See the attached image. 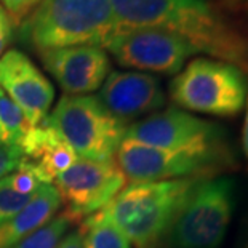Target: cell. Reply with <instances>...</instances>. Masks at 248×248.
Returning a JSON list of instances; mask_svg holds the SVG:
<instances>
[{
    "label": "cell",
    "mask_w": 248,
    "mask_h": 248,
    "mask_svg": "<svg viewBox=\"0 0 248 248\" xmlns=\"http://www.w3.org/2000/svg\"><path fill=\"white\" fill-rule=\"evenodd\" d=\"M119 31L152 28L186 40L197 53L248 69V39L213 0H110Z\"/></svg>",
    "instance_id": "6da1fadb"
},
{
    "label": "cell",
    "mask_w": 248,
    "mask_h": 248,
    "mask_svg": "<svg viewBox=\"0 0 248 248\" xmlns=\"http://www.w3.org/2000/svg\"><path fill=\"white\" fill-rule=\"evenodd\" d=\"M115 32L110 0H42L21 21L19 40L35 53L77 45L104 48Z\"/></svg>",
    "instance_id": "7a4b0ae2"
},
{
    "label": "cell",
    "mask_w": 248,
    "mask_h": 248,
    "mask_svg": "<svg viewBox=\"0 0 248 248\" xmlns=\"http://www.w3.org/2000/svg\"><path fill=\"white\" fill-rule=\"evenodd\" d=\"M200 179L207 178L125 184L99 213L117 226L131 244L146 248L165 239Z\"/></svg>",
    "instance_id": "3957f363"
},
{
    "label": "cell",
    "mask_w": 248,
    "mask_h": 248,
    "mask_svg": "<svg viewBox=\"0 0 248 248\" xmlns=\"http://www.w3.org/2000/svg\"><path fill=\"white\" fill-rule=\"evenodd\" d=\"M115 163L131 183L215 178L237 167L232 144L187 149H162L124 140Z\"/></svg>",
    "instance_id": "277c9868"
},
{
    "label": "cell",
    "mask_w": 248,
    "mask_h": 248,
    "mask_svg": "<svg viewBox=\"0 0 248 248\" xmlns=\"http://www.w3.org/2000/svg\"><path fill=\"white\" fill-rule=\"evenodd\" d=\"M173 104L213 117H235L245 108L248 78L231 62L195 58L179 71L168 87Z\"/></svg>",
    "instance_id": "5b68a950"
},
{
    "label": "cell",
    "mask_w": 248,
    "mask_h": 248,
    "mask_svg": "<svg viewBox=\"0 0 248 248\" xmlns=\"http://www.w3.org/2000/svg\"><path fill=\"white\" fill-rule=\"evenodd\" d=\"M237 205L231 176L200 179L165 237L171 248H219Z\"/></svg>",
    "instance_id": "8992f818"
},
{
    "label": "cell",
    "mask_w": 248,
    "mask_h": 248,
    "mask_svg": "<svg viewBox=\"0 0 248 248\" xmlns=\"http://www.w3.org/2000/svg\"><path fill=\"white\" fill-rule=\"evenodd\" d=\"M45 122L62 136L77 157L98 162L115 160L126 131V125L93 94L62 96Z\"/></svg>",
    "instance_id": "52a82bcc"
},
{
    "label": "cell",
    "mask_w": 248,
    "mask_h": 248,
    "mask_svg": "<svg viewBox=\"0 0 248 248\" xmlns=\"http://www.w3.org/2000/svg\"><path fill=\"white\" fill-rule=\"evenodd\" d=\"M104 50L120 66L163 76H176L189 58L197 55L181 37L152 28L119 31L106 42Z\"/></svg>",
    "instance_id": "ba28073f"
},
{
    "label": "cell",
    "mask_w": 248,
    "mask_h": 248,
    "mask_svg": "<svg viewBox=\"0 0 248 248\" xmlns=\"http://www.w3.org/2000/svg\"><path fill=\"white\" fill-rule=\"evenodd\" d=\"M126 184V178L112 162L77 157L76 162L53 181L64 213L76 223L101 212Z\"/></svg>",
    "instance_id": "9c48e42d"
},
{
    "label": "cell",
    "mask_w": 248,
    "mask_h": 248,
    "mask_svg": "<svg viewBox=\"0 0 248 248\" xmlns=\"http://www.w3.org/2000/svg\"><path fill=\"white\" fill-rule=\"evenodd\" d=\"M125 140L162 149H187L232 144L223 125L203 120L183 109L168 108L126 125Z\"/></svg>",
    "instance_id": "30bf717a"
},
{
    "label": "cell",
    "mask_w": 248,
    "mask_h": 248,
    "mask_svg": "<svg viewBox=\"0 0 248 248\" xmlns=\"http://www.w3.org/2000/svg\"><path fill=\"white\" fill-rule=\"evenodd\" d=\"M0 88L23 110L32 126L48 117L55 88L28 55L8 50L0 56Z\"/></svg>",
    "instance_id": "8fae6325"
},
{
    "label": "cell",
    "mask_w": 248,
    "mask_h": 248,
    "mask_svg": "<svg viewBox=\"0 0 248 248\" xmlns=\"http://www.w3.org/2000/svg\"><path fill=\"white\" fill-rule=\"evenodd\" d=\"M42 64L69 96L90 94L101 88L110 74V58L103 46L77 45L40 51Z\"/></svg>",
    "instance_id": "7c38bea8"
},
{
    "label": "cell",
    "mask_w": 248,
    "mask_h": 248,
    "mask_svg": "<svg viewBox=\"0 0 248 248\" xmlns=\"http://www.w3.org/2000/svg\"><path fill=\"white\" fill-rule=\"evenodd\" d=\"M98 99L125 125L165 106L167 96L159 77L138 71H110Z\"/></svg>",
    "instance_id": "4fadbf2b"
},
{
    "label": "cell",
    "mask_w": 248,
    "mask_h": 248,
    "mask_svg": "<svg viewBox=\"0 0 248 248\" xmlns=\"http://www.w3.org/2000/svg\"><path fill=\"white\" fill-rule=\"evenodd\" d=\"M19 149L23 152L19 165L29 168L42 184H53L77 159L72 147L45 120L29 130Z\"/></svg>",
    "instance_id": "5bb4252c"
},
{
    "label": "cell",
    "mask_w": 248,
    "mask_h": 248,
    "mask_svg": "<svg viewBox=\"0 0 248 248\" xmlns=\"http://www.w3.org/2000/svg\"><path fill=\"white\" fill-rule=\"evenodd\" d=\"M61 197L53 184H42L32 200L0 224V248H12L56 216Z\"/></svg>",
    "instance_id": "9a60e30c"
},
{
    "label": "cell",
    "mask_w": 248,
    "mask_h": 248,
    "mask_svg": "<svg viewBox=\"0 0 248 248\" xmlns=\"http://www.w3.org/2000/svg\"><path fill=\"white\" fill-rule=\"evenodd\" d=\"M42 183L24 165L0 179V224L28 205Z\"/></svg>",
    "instance_id": "2e32d148"
},
{
    "label": "cell",
    "mask_w": 248,
    "mask_h": 248,
    "mask_svg": "<svg viewBox=\"0 0 248 248\" xmlns=\"http://www.w3.org/2000/svg\"><path fill=\"white\" fill-rule=\"evenodd\" d=\"M78 231L83 248H131L128 237L99 212L83 219Z\"/></svg>",
    "instance_id": "e0dca14e"
},
{
    "label": "cell",
    "mask_w": 248,
    "mask_h": 248,
    "mask_svg": "<svg viewBox=\"0 0 248 248\" xmlns=\"http://www.w3.org/2000/svg\"><path fill=\"white\" fill-rule=\"evenodd\" d=\"M32 125L16 104L3 92L0 93V142L21 146Z\"/></svg>",
    "instance_id": "ac0fdd59"
},
{
    "label": "cell",
    "mask_w": 248,
    "mask_h": 248,
    "mask_svg": "<svg viewBox=\"0 0 248 248\" xmlns=\"http://www.w3.org/2000/svg\"><path fill=\"white\" fill-rule=\"evenodd\" d=\"M72 223L74 221L64 212L58 213L48 223L34 231L32 234H29L12 248H56L69 232Z\"/></svg>",
    "instance_id": "d6986e66"
},
{
    "label": "cell",
    "mask_w": 248,
    "mask_h": 248,
    "mask_svg": "<svg viewBox=\"0 0 248 248\" xmlns=\"http://www.w3.org/2000/svg\"><path fill=\"white\" fill-rule=\"evenodd\" d=\"M21 160H23V152L19 146L0 142V179L16 170Z\"/></svg>",
    "instance_id": "ffe728a7"
},
{
    "label": "cell",
    "mask_w": 248,
    "mask_h": 248,
    "mask_svg": "<svg viewBox=\"0 0 248 248\" xmlns=\"http://www.w3.org/2000/svg\"><path fill=\"white\" fill-rule=\"evenodd\" d=\"M42 0H2L3 8L7 10L10 18L21 23Z\"/></svg>",
    "instance_id": "44dd1931"
},
{
    "label": "cell",
    "mask_w": 248,
    "mask_h": 248,
    "mask_svg": "<svg viewBox=\"0 0 248 248\" xmlns=\"http://www.w3.org/2000/svg\"><path fill=\"white\" fill-rule=\"evenodd\" d=\"M13 37V19L10 18L3 5H0V56L7 50L8 44Z\"/></svg>",
    "instance_id": "7402d4cb"
},
{
    "label": "cell",
    "mask_w": 248,
    "mask_h": 248,
    "mask_svg": "<svg viewBox=\"0 0 248 248\" xmlns=\"http://www.w3.org/2000/svg\"><path fill=\"white\" fill-rule=\"evenodd\" d=\"M56 248H83V239L80 231H72L67 232Z\"/></svg>",
    "instance_id": "603a6c76"
},
{
    "label": "cell",
    "mask_w": 248,
    "mask_h": 248,
    "mask_svg": "<svg viewBox=\"0 0 248 248\" xmlns=\"http://www.w3.org/2000/svg\"><path fill=\"white\" fill-rule=\"evenodd\" d=\"M242 152L248 165V98H247V115H245V124L244 130H242Z\"/></svg>",
    "instance_id": "cb8c5ba5"
},
{
    "label": "cell",
    "mask_w": 248,
    "mask_h": 248,
    "mask_svg": "<svg viewBox=\"0 0 248 248\" xmlns=\"http://www.w3.org/2000/svg\"><path fill=\"white\" fill-rule=\"evenodd\" d=\"M224 2H226V5H228L231 10H240L242 8L239 0H224Z\"/></svg>",
    "instance_id": "d4e9b609"
},
{
    "label": "cell",
    "mask_w": 248,
    "mask_h": 248,
    "mask_svg": "<svg viewBox=\"0 0 248 248\" xmlns=\"http://www.w3.org/2000/svg\"><path fill=\"white\" fill-rule=\"evenodd\" d=\"M146 248H171V247L167 244V240H165V239H163V240H160V242H157V244L149 245V247H146Z\"/></svg>",
    "instance_id": "484cf974"
},
{
    "label": "cell",
    "mask_w": 248,
    "mask_h": 248,
    "mask_svg": "<svg viewBox=\"0 0 248 248\" xmlns=\"http://www.w3.org/2000/svg\"><path fill=\"white\" fill-rule=\"evenodd\" d=\"M242 248H248V231H247V234L244 237V247H242Z\"/></svg>",
    "instance_id": "4316f807"
},
{
    "label": "cell",
    "mask_w": 248,
    "mask_h": 248,
    "mask_svg": "<svg viewBox=\"0 0 248 248\" xmlns=\"http://www.w3.org/2000/svg\"><path fill=\"white\" fill-rule=\"evenodd\" d=\"M240 2V7L244 8V7H248V0H239Z\"/></svg>",
    "instance_id": "83f0119b"
},
{
    "label": "cell",
    "mask_w": 248,
    "mask_h": 248,
    "mask_svg": "<svg viewBox=\"0 0 248 248\" xmlns=\"http://www.w3.org/2000/svg\"><path fill=\"white\" fill-rule=\"evenodd\" d=\"M0 93H2V88H0Z\"/></svg>",
    "instance_id": "f1b7e54d"
}]
</instances>
